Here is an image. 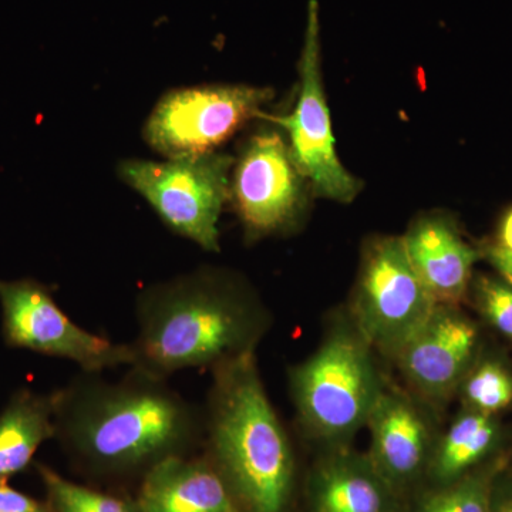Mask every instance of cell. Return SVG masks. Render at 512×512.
<instances>
[{"mask_svg": "<svg viewBox=\"0 0 512 512\" xmlns=\"http://www.w3.org/2000/svg\"><path fill=\"white\" fill-rule=\"evenodd\" d=\"M55 439L80 473L103 481L141 478L204 441V412L167 379L128 367L119 380L82 372L57 390Z\"/></svg>", "mask_w": 512, "mask_h": 512, "instance_id": "cell-1", "label": "cell"}, {"mask_svg": "<svg viewBox=\"0 0 512 512\" xmlns=\"http://www.w3.org/2000/svg\"><path fill=\"white\" fill-rule=\"evenodd\" d=\"M136 322L130 367L168 380L254 353L269 316L237 276L201 266L146 286L136 299Z\"/></svg>", "mask_w": 512, "mask_h": 512, "instance_id": "cell-2", "label": "cell"}, {"mask_svg": "<svg viewBox=\"0 0 512 512\" xmlns=\"http://www.w3.org/2000/svg\"><path fill=\"white\" fill-rule=\"evenodd\" d=\"M204 410L205 456L242 512H292L295 453L248 353L212 370Z\"/></svg>", "mask_w": 512, "mask_h": 512, "instance_id": "cell-3", "label": "cell"}, {"mask_svg": "<svg viewBox=\"0 0 512 512\" xmlns=\"http://www.w3.org/2000/svg\"><path fill=\"white\" fill-rule=\"evenodd\" d=\"M373 350L352 325L336 326L289 372L299 420L316 439L342 447L367 426L384 383Z\"/></svg>", "mask_w": 512, "mask_h": 512, "instance_id": "cell-4", "label": "cell"}, {"mask_svg": "<svg viewBox=\"0 0 512 512\" xmlns=\"http://www.w3.org/2000/svg\"><path fill=\"white\" fill-rule=\"evenodd\" d=\"M234 164V157L217 151L164 161L130 158L120 161L117 174L171 231L204 251L218 252Z\"/></svg>", "mask_w": 512, "mask_h": 512, "instance_id": "cell-5", "label": "cell"}, {"mask_svg": "<svg viewBox=\"0 0 512 512\" xmlns=\"http://www.w3.org/2000/svg\"><path fill=\"white\" fill-rule=\"evenodd\" d=\"M271 87L201 84L164 94L144 124L148 146L165 158L212 153L248 121L261 119Z\"/></svg>", "mask_w": 512, "mask_h": 512, "instance_id": "cell-6", "label": "cell"}, {"mask_svg": "<svg viewBox=\"0 0 512 512\" xmlns=\"http://www.w3.org/2000/svg\"><path fill=\"white\" fill-rule=\"evenodd\" d=\"M436 306L414 271L402 237L376 238L367 245L352 322L370 348L394 359Z\"/></svg>", "mask_w": 512, "mask_h": 512, "instance_id": "cell-7", "label": "cell"}, {"mask_svg": "<svg viewBox=\"0 0 512 512\" xmlns=\"http://www.w3.org/2000/svg\"><path fill=\"white\" fill-rule=\"evenodd\" d=\"M2 333L10 348L70 360L82 372L133 365L128 343H114L74 323L36 279H0Z\"/></svg>", "mask_w": 512, "mask_h": 512, "instance_id": "cell-8", "label": "cell"}, {"mask_svg": "<svg viewBox=\"0 0 512 512\" xmlns=\"http://www.w3.org/2000/svg\"><path fill=\"white\" fill-rule=\"evenodd\" d=\"M318 3L309 5L305 46L299 62L298 103L289 116H268L288 134L293 160L309 187L319 197L339 202H352L359 194L360 183L340 163L333 137L332 120L320 69V26Z\"/></svg>", "mask_w": 512, "mask_h": 512, "instance_id": "cell-9", "label": "cell"}, {"mask_svg": "<svg viewBox=\"0 0 512 512\" xmlns=\"http://www.w3.org/2000/svg\"><path fill=\"white\" fill-rule=\"evenodd\" d=\"M306 184L281 134H255L232 168L229 190L247 237H268L293 227L306 204Z\"/></svg>", "mask_w": 512, "mask_h": 512, "instance_id": "cell-10", "label": "cell"}, {"mask_svg": "<svg viewBox=\"0 0 512 512\" xmlns=\"http://www.w3.org/2000/svg\"><path fill=\"white\" fill-rule=\"evenodd\" d=\"M477 348V326L457 306L437 305L394 360L414 392L444 402L470 372Z\"/></svg>", "mask_w": 512, "mask_h": 512, "instance_id": "cell-11", "label": "cell"}, {"mask_svg": "<svg viewBox=\"0 0 512 512\" xmlns=\"http://www.w3.org/2000/svg\"><path fill=\"white\" fill-rule=\"evenodd\" d=\"M367 427L372 440L367 456L400 494L426 478L436 441L429 420L410 397L384 386Z\"/></svg>", "mask_w": 512, "mask_h": 512, "instance_id": "cell-12", "label": "cell"}, {"mask_svg": "<svg viewBox=\"0 0 512 512\" xmlns=\"http://www.w3.org/2000/svg\"><path fill=\"white\" fill-rule=\"evenodd\" d=\"M306 512H407L367 454L336 447L306 478Z\"/></svg>", "mask_w": 512, "mask_h": 512, "instance_id": "cell-13", "label": "cell"}, {"mask_svg": "<svg viewBox=\"0 0 512 512\" xmlns=\"http://www.w3.org/2000/svg\"><path fill=\"white\" fill-rule=\"evenodd\" d=\"M403 242L414 271L437 305L458 306L473 281V268L481 258L444 214L419 218Z\"/></svg>", "mask_w": 512, "mask_h": 512, "instance_id": "cell-14", "label": "cell"}, {"mask_svg": "<svg viewBox=\"0 0 512 512\" xmlns=\"http://www.w3.org/2000/svg\"><path fill=\"white\" fill-rule=\"evenodd\" d=\"M143 512H242L207 456L164 460L137 484Z\"/></svg>", "mask_w": 512, "mask_h": 512, "instance_id": "cell-15", "label": "cell"}, {"mask_svg": "<svg viewBox=\"0 0 512 512\" xmlns=\"http://www.w3.org/2000/svg\"><path fill=\"white\" fill-rule=\"evenodd\" d=\"M56 393L20 389L0 412V483L23 473L43 443L55 439Z\"/></svg>", "mask_w": 512, "mask_h": 512, "instance_id": "cell-16", "label": "cell"}, {"mask_svg": "<svg viewBox=\"0 0 512 512\" xmlns=\"http://www.w3.org/2000/svg\"><path fill=\"white\" fill-rule=\"evenodd\" d=\"M498 434L500 429L493 414L466 407L434 443L426 474L431 488L456 483L470 474L493 451Z\"/></svg>", "mask_w": 512, "mask_h": 512, "instance_id": "cell-17", "label": "cell"}, {"mask_svg": "<svg viewBox=\"0 0 512 512\" xmlns=\"http://www.w3.org/2000/svg\"><path fill=\"white\" fill-rule=\"evenodd\" d=\"M36 470L53 512H143L136 498L74 483L45 464L37 463Z\"/></svg>", "mask_w": 512, "mask_h": 512, "instance_id": "cell-18", "label": "cell"}, {"mask_svg": "<svg viewBox=\"0 0 512 512\" xmlns=\"http://www.w3.org/2000/svg\"><path fill=\"white\" fill-rule=\"evenodd\" d=\"M458 389L467 409L494 416L512 404V373L497 360H485L471 367Z\"/></svg>", "mask_w": 512, "mask_h": 512, "instance_id": "cell-19", "label": "cell"}, {"mask_svg": "<svg viewBox=\"0 0 512 512\" xmlns=\"http://www.w3.org/2000/svg\"><path fill=\"white\" fill-rule=\"evenodd\" d=\"M490 477L470 473L456 483L431 488L413 512H491Z\"/></svg>", "mask_w": 512, "mask_h": 512, "instance_id": "cell-20", "label": "cell"}, {"mask_svg": "<svg viewBox=\"0 0 512 512\" xmlns=\"http://www.w3.org/2000/svg\"><path fill=\"white\" fill-rule=\"evenodd\" d=\"M478 309L501 335L512 340V285L503 278L480 276L474 281Z\"/></svg>", "mask_w": 512, "mask_h": 512, "instance_id": "cell-21", "label": "cell"}, {"mask_svg": "<svg viewBox=\"0 0 512 512\" xmlns=\"http://www.w3.org/2000/svg\"><path fill=\"white\" fill-rule=\"evenodd\" d=\"M0 512H53L47 501L16 490L9 483H0Z\"/></svg>", "mask_w": 512, "mask_h": 512, "instance_id": "cell-22", "label": "cell"}, {"mask_svg": "<svg viewBox=\"0 0 512 512\" xmlns=\"http://www.w3.org/2000/svg\"><path fill=\"white\" fill-rule=\"evenodd\" d=\"M480 255L493 266L501 278L512 285V252L500 244H485L480 248Z\"/></svg>", "mask_w": 512, "mask_h": 512, "instance_id": "cell-23", "label": "cell"}, {"mask_svg": "<svg viewBox=\"0 0 512 512\" xmlns=\"http://www.w3.org/2000/svg\"><path fill=\"white\" fill-rule=\"evenodd\" d=\"M498 244L512 252V210L505 215L503 224H501Z\"/></svg>", "mask_w": 512, "mask_h": 512, "instance_id": "cell-24", "label": "cell"}, {"mask_svg": "<svg viewBox=\"0 0 512 512\" xmlns=\"http://www.w3.org/2000/svg\"><path fill=\"white\" fill-rule=\"evenodd\" d=\"M491 512H512V490L508 491L504 497L495 503L494 508L491 505Z\"/></svg>", "mask_w": 512, "mask_h": 512, "instance_id": "cell-25", "label": "cell"}]
</instances>
